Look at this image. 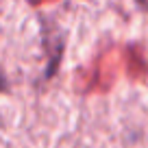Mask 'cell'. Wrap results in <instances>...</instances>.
I'll return each instance as SVG.
<instances>
[{
    "label": "cell",
    "mask_w": 148,
    "mask_h": 148,
    "mask_svg": "<svg viewBox=\"0 0 148 148\" xmlns=\"http://www.w3.org/2000/svg\"><path fill=\"white\" fill-rule=\"evenodd\" d=\"M42 39H44V48H46V55H48V65H46V72H44V81H46L59 68V61L65 50V37L61 35V31L57 26H44Z\"/></svg>",
    "instance_id": "obj_1"
},
{
    "label": "cell",
    "mask_w": 148,
    "mask_h": 148,
    "mask_svg": "<svg viewBox=\"0 0 148 148\" xmlns=\"http://www.w3.org/2000/svg\"><path fill=\"white\" fill-rule=\"evenodd\" d=\"M7 89H9V81H7L5 72H2V70H0V94H5Z\"/></svg>",
    "instance_id": "obj_2"
},
{
    "label": "cell",
    "mask_w": 148,
    "mask_h": 148,
    "mask_svg": "<svg viewBox=\"0 0 148 148\" xmlns=\"http://www.w3.org/2000/svg\"><path fill=\"white\" fill-rule=\"evenodd\" d=\"M137 5H139V7H144V9L148 11V0H137Z\"/></svg>",
    "instance_id": "obj_3"
}]
</instances>
